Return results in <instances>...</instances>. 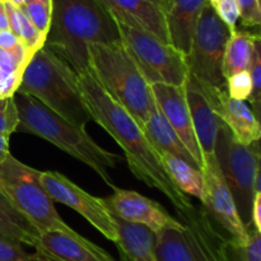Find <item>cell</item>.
<instances>
[{
  "label": "cell",
  "mask_w": 261,
  "mask_h": 261,
  "mask_svg": "<svg viewBox=\"0 0 261 261\" xmlns=\"http://www.w3.org/2000/svg\"><path fill=\"white\" fill-rule=\"evenodd\" d=\"M78 83L92 120L122 148L133 175L149 188L161 191L177 212L193 208L189 196L176 188L166 172L160 155L137 120L99 86L89 70L78 74Z\"/></svg>",
  "instance_id": "1"
},
{
  "label": "cell",
  "mask_w": 261,
  "mask_h": 261,
  "mask_svg": "<svg viewBox=\"0 0 261 261\" xmlns=\"http://www.w3.org/2000/svg\"><path fill=\"white\" fill-rule=\"evenodd\" d=\"M120 41L117 24L98 0H53L47 46L76 73L88 70L91 42Z\"/></svg>",
  "instance_id": "2"
},
{
  "label": "cell",
  "mask_w": 261,
  "mask_h": 261,
  "mask_svg": "<svg viewBox=\"0 0 261 261\" xmlns=\"http://www.w3.org/2000/svg\"><path fill=\"white\" fill-rule=\"evenodd\" d=\"M14 99L19 114L17 132L47 140L92 168L110 188H116L112 182L110 171L120 163V155L99 147L86 132V127L64 119L33 97L15 93Z\"/></svg>",
  "instance_id": "3"
},
{
  "label": "cell",
  "mask_w": 261,
  "mask_h": 261,
  "mask_svg": "<svg viewBox=\"0 0 261 261\" xmlns=\"http://www.w3.org/2000/svg\"><path fill=\"white\" fill-rule=\"evenodd\" d=\"M88 70L99 86L143 127L157 103L152 87L121 41L89 43Z\"/></svg>",
  "instance_id": "4"
},
{
  "label": "cell",
  "mask_w": 261,
  "mask_h": 261,
  "mask_svg": "<svg viewBox=\"0 0 261 261\" xmlns=\"http://www.w3.org/2000/svg\"><path fill=\"white\" fill-rule=\"evenodd\" d=\"M17 93L33 97L79 126L92 121L82 98L78 73L45 45L28 61Z\"/></svg>",
  "instance_id": "5"
},
{
  "label": "cell",
  "mask_w": 261,
  "mask_h": 261,
  "mask_svg": "<svg viewBox=\"0 0 261 261\" xmlns=\"http://www.w3.org/2000/svg\"><path fill=\"white\" fill-rule=\"evenodd\" d=\"M182 228H165L155 233V252L160 261H224L228 240L204 208L193 205L177 212Z\"/></svg>",
  "instance_id": "6"
},
{
  "label": "cell",
  "mask_w": 261,
  "mask_h": 261,
  "mask_svg": "<svg viewBox=\"0 0 261 261\" xmlns=\"http://www.w3.org/2000/svg\"><path fill=\"white\" fill-rule=\"evenodd\" d=\"M0 191L33 224L40 233L63 232L78 234L59 216L40 181V171L24 165L12 154L0 165Z\"/></svg>",
  "instance_id": "7"
},
{
  "label": "cell",
  "mask_w": 261,
  "mask_h": 261,
  "mask_svg": "<svg viewBox=\"0 0 261 261\" xmlns=\"http://www.w3.org/2000/svg\"><path fill=\"white\" fill-rule=\"evenodd\" d=\"M216 158L233 195L237 212L245 226L250 227L254 196L261 193L259 142L241 144L221 121L216 143Z\"/></svg>",
  "instance_id": "8"
},
{
  "label": "cell",
  "mask_w": 261,
  "mask_h": 261,
  "mask_svg": "<svg viewBox=\"0 0 261 261\" xmlns=\"http://www.w3.org/2000/svg\"><path fill=\"white\" fill-rule=\"evenodd\" d=\"M120 41L149 84L184 86L189 75L186 56L150 33L117 22Z\"/></svg>",
  "instance_id": "9"
},
{
  "label": "cell",
  "mask_w": 261,
  "mask_h": 261,
  "mask_svg": "<svg viewBox=\"0 0 261 261\" xmlns=\"http://www.w3.org/2000/svg\"><path fill=\"white\" fill-rule=\"evenodd\" d=\"M231 32V28L206 2L196 24L190 50L186 55L189 75L201 86L226 89L222 66L226 42Z\"/></svg>",
  "instance_id": "10"
},
{
  "label": "cell",
  "mask_w": 261,
  "mask_h": 261,
  "mask_svg": "<svg viewBox=\"0 0 261 261\" xmlns=\"http://www.w3.org/2000/svg\"><path fill=\"white\" fill-rule=\"evenodd\" d=\"M40 181L54 201L81 214L107 240L114 244L117 241L116 222L103 199L91 195L68 177L54 171H40Z\"/></svg>",
  "instance_id": "11"
},
{
  "label": "cell",
  "mask_w": 261,
  "mask_h": 261,
  "mask_svg": "<svg viewBox=\"0 0 261 261\" xmlns=\"http://www.w3.org/2000/svg\"><path fill=\"white\" fill-rule=\"evenodd\" d=\"M201 172L204 176L203 208L229 240L237 244H246L249 227L245 226L237 212L233 195L222 175L216 154L203 158Z\"/></svg>",
  "instance_id": "12"
},
{
  "label": "cell",
  "mask_w": 261,
  "mask_h": 261,
  "mask_svg": "<svg viewBox=\"0 0 261 261\" xmlns=\"http://www.w3.org/2000/svg\"><path fill=\"white\" fill-rule=\"evenodd\" d=\"M110 212L130 223L142 224L157 233L165 228H182V222L173 218L157 201L137 191L114 188V194L103 199Z\"/></svg>",
  "instance_id": "13"
},
{
  "label": "cell",
  "mask_w": 261,
  "mask_h": 261,
  "mask_svg": "<svg viewBox=\"0 0 261 261\" xmlns=\"http://www.w3.org/2000/svg\"><path fill=\"white\" fill-rule=\"evenodd\" d=\"M150 87L158 109L165 115L173 130L177 133L180 139L195 160L198 167L201 170L203 155L194 132L190 110L186 101L185 87L166 83H153L150 84Z\"/></svg>",
  "instance_id": "14"
},
{
  "label": "cell",
  "mask_w": 261,
  "mask_h": 261,
  "mask_svg": "<svg viewBox=\"0 0 261 261\" xmlns=\"http://www.w3.org/2000/svg\"><path fill=\"white\" fill-rule=\"evenodd\" d=\"M200 87L205 92L213 107V111L216 112L218 119L228 127L237 142L245 145L259 142L261 137L260 122L246 102L229 97L226 89L201 86V84Z\"/></svg>",
  "instance_id": "15"
},
{
  "label": "cell",
  "mask_w": 261,
  "mask_h": 261,
  "mask_svg": "<svg viewBox=\"0 0 261 261\" xmlns=\"http://www.w3.org/2000/svg\"><path fill=\"white\" fill-rule=\"evenodd\" d=\"M117 22L133 25L170 43L165 20L167 0H98Z\"/></svg>",
  "instance_id": "16"
},
{
  "label": "cell",
  "mask_w": 261,
  "mask_h": 261,
  "mask_svg": "<svg viewBox=\"0 0 261 261\" xmlns=\"http://www.w3.org/2000/svg\"><path fill=\"white\" fill-rule=\"evenodd\" d=\"M184 87L201 155L204 158L216 154V143L221 120L213 111L205 92L193 76L188 75Z\"/></svg>",
  "instance_id": "17"
},
{
  "label": "cell",
  "mask_w": 261,
  "mask_h": 261,
  "mask_svg": "<svg viewBox=\"0 0 261 261\" xmlns=\"http://www.w3.org/2000/svg\"><path fill=\"white\" fill-rule=\"evenodd\" d=\"M35 250L56 261H116L109 252L79 233L42 232Z\"/></svg>",
  "instance_id": "18"
},
{
  "label": "cell",
  "mask_w": 261,
  "mask_h": 261,
  "mask_svg": "<svg viewBox=\"0 0 261 261\" xmlns=\"http://www.w3.org/2000/svg\"><path fill=\"white\" fill-rule=\"evenodd\" d=\"M206 0H167L165 20L170 43L188 55L196 24Z\"/></svg>",
  "instance_id": "19"
},
{
  "label": "cell",
  "mask_w": 261,
  "mask_h": 261,
  "mask_svg": "<svg viewBox=\"0 0 261 261\" xmlns=\"http://www.w3.org/2000/svg\"><path fill=\"white\" fill-rule=\"evenodd\" d=\"M114 216V214H112ZM119 239L115 242L122 261H160L155 252V233L142 224L115 217Z\"/></svg>",
  "instance_id": "20"
},
{
  "label": "cell",
  "mask_w": 261,
  "mask_h": 261,
  "mask_svg": "<svg viewBox=\"0 0 261 261\" xmlns=\"http://www.w3.org/2000/svg\"><path fill=\"white\" fill-rule=\"evenodd\" d=\"M143 130H144L148 140L158 154L160 153H168V154L180 157L181 160L198 167L193 155L190 154L188 148L185 147L182 140L180 139L177 133L173 130V127L171 126V124L167 121L165 115L161 112L158 106L153 110L147 121L144 122Z\"/></svg>",
  "instance_id": "21"
},
{
  "label": "cell",
  "mask_w": 261,
  "mask_h": 261,
  "mask_svg": "<svg viewBox=\"0 0 261 261\" xmlns=\"http://www.w3.org/2000/svg\"><path fill=\"white\" fill-rule=\"evenodd\" d=\"M38 236L40 232L0 191V240L35 249Z\"/></svg>",
  "instance_id": "22"
},
{
  "label": "cell",
  "mask_w": 261,
  "mask_h": 261,
  "mask_svg": "<svg viewBox=\"0 0 261 261\" xmlns=\"http://www.w3.org/2000/svg\"><path fill=\"white\" fill-rule=\"evenodd\" d=\"M257 40H260L259 35H255L249 31H232L224 48L223 66H222L224 78L227 79L232 74L247 70L254 56Z\"/></svg>",
  "instance_id": "23"
},
{
  "label": "cell",
  "mask_w": 261,
  "mask_h": 261,
  "mask_svg": "<svg viewBox=\"0 0 261 261\" xmlns=\"http://www.w3.org/2000/svg\"><path fill=\"white\" fill-rule=\"evenodd\" d=\"M158 155L176 188L185 195H191L201 200L204 191V176L201 170L168 153H160Z\"/></svg>",
  "instance_id": "24"
},
{
  "label": "cell",
  "mask_w": 261,
  "mask_h": 261,
  "mask_svg": "<svg viewBox=\"0 0 261 261\" xmlns=\"http://www.w3.org/2000/svg\"><path fill=\"white\" fill-rule=\"evenodd\" d=\"M224 261H261V232L250 226L246 244H237L232 240H227Z\"/></svg>",
  "instance_id": "25"
},
{
  "label": "cell",
  "mask_w": 261,
  "mask_h": 261,
  "mask_svg": "<svg viewBox=\"0 0 261 261\" xmlns=\"http://www.w3.org/2000/svg\"><path fill=\"white\" fill-rule=\"evenodd\" d=\"M30 22L42 36L47 37L53 18V0H28L20 7Z\"/></svg>",
  "instance_id": "26"
},
{
  "label": "cell",
  "mask_w": 261,
  "mask_h": 261,
  "mask_svg": "<svg viewBox=\"0 0 261 261\" xmlns=\"http://www.w3.org/2000/svg\"><path fill=\"white\" fill-rule=\"evenodd\" d=\"M32 56L22 41H19L10 50L0 47V71L4 74H10L14 71L24 70Z\"/></svg>",
  "instance_id": "27"
},
{
  "label": "cell",
  "mask_w": 261,
  "mask_h": 261,
  "mask_svg": "<svg viewBox=\"0 0 261 261\" xmlns=\"http://www.w3.org/2000/svg\"><path fill=\"white\" fill-rule=\"evenodd\" d=\"M250 76H251V94L249 101L251 102V110L256 119H260V98H261V45L260 40H257L255 45L254 56L251 59L249 68Z\"/></svg>",
  "instance_id": "28"
},
{
  "label": "cell",
  "mask_w": 261,
  "mask_h": 261,
  "mask_svg": "<svg viewBox=\"0 0 261 261\" xmlns=\"http://www.w3.org/2000/svg\"><path fill=\"white\" fill-rule=\"evenodd\" d=\"M19 124V114L14 96L0 99V135L13 134Z\"/></svg>",
  "instance_id": "29"
},
{
  "label": "cell",
  "mask_w": 261,
  "mask_h": 261,
  "mask_svg": "<svg viewBox=\"0 0 261 261\" xmlns=\"http://www.w3.org/2000/svg\"><path fill=\"white\" fill-rule=\"evenodd\" d=\"M226 91L229 97L240 101H247L251 94V76L249 70L232 74L226 79Z\"/></svg>",
  "instance_id": "30"
},
{
  "label": "cell",
  "mask_w": 261,
  "mask_h": 261,
  "mask_svg": "<svg viewBox=\"0 0 261 261\" xmlns=\"http://www.w3.org/2000/svg\"><path fill=\"white\" fill-rule=\"evenodd\" d=\"M206 2L232 31L236 30V24L240 19L236 0H206Z\"/></svg>",
  "instance_id": "31"
},
{
  "label": "cell",
  "mask_w": 261,
  "mask_h": 261,
  "mask_svg": "<svg viewBox=\"0 0 261 261\" xmlns=\"http://www.w3.org/2000/svg\"><path fill=\"white\" fill-rule=\"evenodd\" d=\"M240 19L245 27H259L261 23L260 0H236Z\"/></svg>",
  "instance_id": "32"
},
{
  "label": "cell",
  "mask_w": 261,
  "mask_h": 261,
  "mask_svg": "<svg viewBox=\"0 0 261 261\" xmlns=\"http://www.w3.org/2000/svg\"><path fill=\"white\" fill-rule=\"evenodd\" d=\"M24 70L14 71L10 74H3L0 78V99L13 97L17 93L22 82V75Z\"/></svg>",
  "instance_id": "33"
},
{
  "label": "cell",
  "mask_w": 261,
  "mask_h": 261,
  "mask_svg": "<svg viewBox=\"0 0 261 261\" xmlns=\"http://www.w3.org/2000/svg\"><path fill=\"white\" fill-rule=\"evenodd\" d=\"M28 255L20 245L0 240V261H27Z\"/></svg>",
  "instance_id": "34"
},
{
  "label": "cell",
  "mask_w": 261,
  "mask_h": 261,
  "mask_svg": "<svg viewBox=\"0 0 261 261\" xmlns=\"http://www.w3.org/2000/svg\"><path fill=\"white\" fill-rule=\"evenodd\" d=\"M251 226L256 231L261 232V193L255 194L254 201H252Z\"/></svg>",
  "instance_id": "35"
},
{
  "label": "cell",
  "mask_w": 261,
  "mask_h": 261,
  "mask_svg": "<svg viewBox=\"0 0 261 261\" xmlns=\"http://www.w3.org/2000/svg\"><path fill=\"white\" fill-rule=\"evenodd\" d=\"M19 41V38H18L9 28H8V30L0 31V47L2 48L10 50V48L14 47Z\"/></svg>",
  "instance_id": "36"
},
{
  "label": "cell",
  "mask_w": 261,
  "mask_h": 261,
  "mask_svg": "<svg viewBox=\"0 0 261 261\" xmlns=\"http://www.w3.org/2000/svg\"><path fill=\"white\" fill-rule=\"evenodd\" d=\"M9 154V137L8 135H0V165L4 162V160Z\"/></svg>",
  "instance_id": "37"
},
{
  "label": "cell",
  "mask_w": 261,
  "mask_h": 261,
  "mask_svg": "<svg viewBox=\"0 0 261 261\" xmlns=\"http://www.w3.org/2000/svg\"><path fill=\"white\" fill-rule=\"evenodd\" d=\"M9 28V20H8L7 10H5L4 2L0 0V31Z\"/></svg>",
  "instance_id": "38"
},
{
  "label": "cell",
  "mask_w": 261,
  "mask_h": 261,
  "mask_svg": "<svg viewBox=\"0 0 261 261\" xmlns=\"http://www.w3.org/2000/svg\"><path fill=\"white\" fill-rule=\"evenodd\" d=\"M27 261H56L54 259H51L50 256H47V255H45L43 252L38 251V250H36L33 254H30L28 255V259Z\"/></svg>",
  "instance_id": "39"
},
{
  "label": "cell",
  "mask_w": 261,
  "mask_h": 261,
  "mask_svg": "<svg viewBox=\"0 0 261 261\" xmlns=\"http://www.w3.org/2000/svg\"><path fill=\"white\" fill-rule=\"evenodd\" d=\"M8 2H10L13 5H15V7L20 8V7H22V5H24L25 3L28 2V0H8Z\"/></svg>",
  "instance_id": "40"
},
{
  "label": "cell",
  "mask_w": 261,
  "mask_h": 261,
  "mask_svg": "<svg viewBox=\"0 0 261 261\" xmlns=\"http://www.w3.org/2000/svg\"><path fill=\"white\" fill-rule=\"evenodd\" d=\"M3 74H4V73H2V71H0V78H2V76H3Z\"/></svg>",
  "instance_id": "41"
},
{
  "label": "cell",
  "mask_w": 261,
  "mask_h": 261,
  "mask_svg": "<svg viewBox=\"0 0 261 261\" xmlns=\"http://www.w3.org/2000/svg\"><path fill=\"white\" fill-rule=\"evenodd\" d=\"M2 2H5V0H2Z\"/></svg>",
  "instance_id": "42"
}]
</instances>
